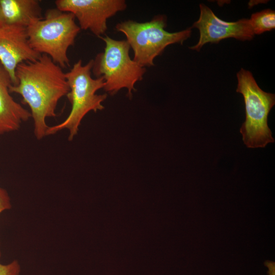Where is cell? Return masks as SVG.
I'll list each match as a JSON object with an SVG mask.
<instances>
[{"instance_id":"6da1fadb","label":"cell","mask_w":275,"mask_h":275,"mask_svg":"<svg viewBox=\"0 0 275 275\" xmlns=\"http://www.w3.org/2000/svg\"><path fill=\"white\" fill-rule=\"evenodd\" d=\"M16 77L17 84L11 85L9 91L19 94L22 103L30 107L34 135L41 140L49 127L46 119L56 117L58 102L69 91L65 73L49 57L42 54L35 61L19 64Z\"/></svg>"},{"instance_id":"7a4b0ae2","label":"cell","mask_w":275,"mask_h":275,"mask_svg":"<svg viewBox=\"0 0 275 275\" xmlns=\"http://www.w3.org/2000/svg\"><path fill=\"white\" fill-rule=\"evenodd\" d=\"M75 18L73 14L57 8L47 10L44 17L33 21L26 28L31 46L61 68L69 66L67 51L80 31Z\"/></svg>"},{"instance_id":"3957f363","label":"cell","mask_w":275,"mask_h":275,"mask_svg":"<svg viewBox=\"0 0 275 275\" xmlns=\"http://www.w3.org/2000/svg\"><path fill=\"white\" fill-rule=\"evenodd\" d=\"M93 60L82 65L78 60L65 76L69 87L67 94L71 104V111L66 119L56 125L49 126L46 135L56 133L63 129L69 130V141H72L77 133L79 126L84 117L90 111L96 112L104 108L102 103L107 97L106 94H97L96 92L103 88L104 80L102 77L93 78L91 70Z\"/></svg>"},{"instance_id":"277c9868","label":"cell","mask_w":275,"mask_h":275,"mask_svg":"<svg viewBox=\"0 0 275 275\" xmlns=\"http://www.w3.org/2000/svg\"><path fill=\"white\" fill-rule=\"evenodd\" d=\"M167 17L157 15L151 20L138 22L128 20L116 25L123 33L134 53L133 60L143 67L154 66V59L161 54L168 45L180 43L190 37L191 27L170 33L164 30Z\"/></svg>"},{"instance_id":"5b68a950","label":"cell","mask_w":275,"mask_h":275,"mask_svg":"<svg viewBox=\"0 0 275 275\" xmlns=\"http://www.w3.org/2000/svg\"><path fill=\"white\" fill-rule=\"evenodd\" d=\"M237 78L236 92L242 95L245 109V120L240 129L243 141L250 148H264L274 142L267 121L275 95L263 91L250 71L241 68Z\"/></svg>"},{"instance_id":"8992f818","label":"cell","mask_w":275,"mask_h":275,"mask_svg":"<svg viewBox=\"0 0 275 275\" xmlns=\"http://www.w3.org/2000/svg\"><path fill=\"white\" fill-rule=\"evenodd\" d=\"M99 38L104 42L105 47L93 60V74L96 78H103V89L109 94L126 88L128 96H131L135 84L143 78L145 68L130 58V47L126 40H116L108 36Z\"/></svg>"},{"instance_id":"52a82bcc","label":"cell","mask_w":275,"mask_h":275,"mask_svg":"<svg viewBox=\"0 0 275 275\" xmlns=\"http://www.w3.org/2000/svg\"><path fill=\"white\" fill-rule=\"evenodd\" d=\"M55 4L58 9L73 14L80 29L98 37L106 31L108 18L127 7L124 0H57Z\"/></svg>"},{"instance_id":"ba28073f","label":"cell","mask_w":275,"mask_h":275,"mask_svg":"<svg viewBox=\"0 0 275 275\" xmlns=\"http://www.w3.org/2000/svg\"><path fill=\"white\" fill-rule=\"evenodd\" d=\"M200 9L199 18L191 27L199 30L200 38L197 44L189 47L190 49L199 51L207 43H217L229 38L241 41L253 39L255 34L249 19L228 22L217 17L211 9L204 4H200Z\"/></svg>"},{"instance_id":"9c48e42d","label":"cell","mask_w":275,"mask_h":275,"mask_svg":"<svg viewBox=\"0 0 275 275\" xmlns=\"http://www.w3.org/2000/svg\"><path fill=\"white\" fill-rule=\"evenodd\" d=\"M41 56L31 46L26 28L0 24V62L9 73L13 85L17 84V66L22 62L35 61Z\"/></svg>"},{"instance_id":"30bf717a","label":"cell","mask_w":275,"mask_h":275,"mask_svg":"<svg viewBox=\"0 0 275 275\" xmlns=\"http://www.w3.org/2000/svg\"><path fill=\"white\" fill-rule=\"evenodd\" d=\"M11 77L0 62V135L18 130L31 114L10 95Z\"/></svg>"},{"instance_id":"8fae6325","label":"cell","mask_w":275,"mask_h":275,"mask_svg":"<svg viewBox=\"0 0 275 275\" xmlns=\"http://www.w3.org/2000/svg\"><path fill=\"white\" fill-rule=\"evenodd\" d=\"M3 22L26 27L42 18L40 2L37 0H0Z\"/></svg>"},{"instance_id":"7c38bea8","label":"cell","mask_w":275,"mask_h":275,"mask_svg":"<svg viewBox=\"0 0 275 275\" xmlns=\"http://www.w3.org/2000/svg\"><path fill=\"white\" fill-rule=\"evenodd\" d=\"M249 21L255 35L270 31L275 28V11L268 9L256 12Z\"/></svg>"},{"instance_id":"4fadbf2b","label":"cell","mask_w":275,"mask_h":275,"mask_svg":"<svg viewBox=\"0 0 275 275\" xmlns=\"http://www.w3.org/2000/svg\"><path fill=\"white\" fill-rule=\"evenodd\" d=\"M1 253L0 251V258ZM21 267L19 262L14 260L7 264L0 263V275H19Z\"/></svg>"},{"instance_id":"5bb4252c","label":"cell","mask_w":275,"mask_h":275,"mask_svg":"<svg viewBox=\"0 0 275 275\" xmlns=\"http://www.w3.org/2000/svg\"><path fill=\"white\" fill-rule=\"evenodd\" d=\"M11 208V199L7 191L0 186V214Z\"/></svg>"},{"instance_id":"9a60e30c","label":"cell","mask_w":275,"mask_h":275,"mask_svg":"<svg viewBox=\"0 0 275 275\" xmlns=\"http://www.w3.org/2000/svg\"><path fill=\"white\" fill-rule=\"evenodd\" d=\"M2 23H4V22H3V18H2L1 10V7H0V24Z\"/></svg>"}]
</instances>
